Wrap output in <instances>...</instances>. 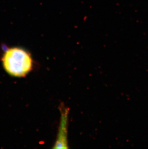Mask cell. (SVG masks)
I'll return each instance as SVG.
<instances>
[{
    "instance_id": "1",
    "label": "cell",
    "mask_w": 148,
    "mask_h": 149,
    "mask_svg": "<svg viewBox=\"0 0 148 149\" xmlns=\"http://www.w3.org/2000/svg\"><path fill=\"white\" fill-rule=\"evenodd\" d=\"M3 66L11 76L22 77L32 70L33 60L28 52L23 48L15 47L5 51L2 58Z\"/></svg>"
},
{
    "instance_id": "2",
    "label": "cell",
    "mask_w": 148,
    "mask_h": 149,
    "mask_svg": "<svg viewBox=\"0 0 148 149\" xmlns=\"http://www.w3.org/2000/svg\"><path fill=\"white\" fill-rule=\"evenodd\" d=\"M67 116L68 114L66 111L62 114L59 132L58 134L57 139L55 144V148L66 149L68 148L67 141Z\"/></svg>"
}]
</instances>
